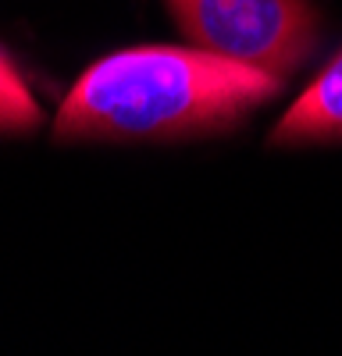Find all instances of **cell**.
Segmentation results:
<instances>
[{"mask_svg":"<svg viewBox=\"0 0 342 356\" xmlns=\"http://www.w3.org/2000/svg\"><path fill=\"white\" fill-rule=\"evenodd\" d=\"M282 79L200 47H132L90 65L57 111V139H175L236 125Z\"/></svg>","mask_w":342,"mask_h":356,"instance_id":"1","label":"cell"},{"mask_svg":"<svg viewBox=\"0 0 342 356\" xmlns=\"http://www.w3.org/2000/svg\"><path fill=\"white\" fill-rule=\"evenodd\" d=\"M168 8L193 47L275 79L293 75L318 43L310 0H168Z\"/></svg>","mask_w":342,"mask_h":356,"instance_id":"2","label":"cell"},{"mask_svg":"<svg viewBox=\"0 0 342 356\" xmlns=\"http://www.w3.org/2000/svg\"><path fill=\"white\" fill-rule=\"evenodd\" d=\"M335 139H342V50L303 89L300 100L285 111V118L271 132L275 146L335 143Z\"/></svg>","mask_w":342,"mask_h":356,"instance_id":"3","label":"cell"},{"mask_svg":"<svg viewBox=\"0 0 342 356\" xmlns=\"http://www.w3.org/2000/svg\"><path fill=\"white\" fill-rule=\"evenodd\" d=\"M40 125V104L15 61L0 50V132H28Z\"/></svg>","mask_w":342,"mask_h":356,"instance_id":"4","label":"cell"}]
</instances>
